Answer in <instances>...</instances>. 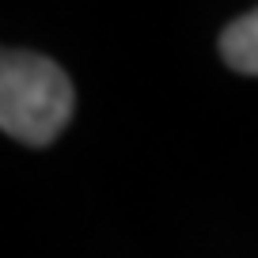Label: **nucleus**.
Here are the masks:
<instances>
[{
	"instance_id": "obj_1",
	"label": "nucleus",
	"mask_w": 258,
	"mask_h": 258,
	"mask_svg": "<svg viewBox=\"0 0 258 258\" xmlns=\"http://www.w3.org/2000/svg\"><path fill=\"white\" fill-rule=\"evenodd\" d=\"M73 80L57 61L27 49H4L0 57V125L23 145L57 141L73 118Z\"/></svg>"
},
{
	"instance_id": "obj_2",
	"label": "nucleus",
	"mask_w": 258,
	"mask_h": 258,
	"mask_svg": "<svg viewBox=\"0 0 258 258\" xmlns=\"http://www.w3.org/2000/svg\"><path fill=\"white\" fill-rule=\"evenodd\" d=\"M220 57L228 69L243 76H258V8L232 19L220 34Z\"/></svg>"
}]
</instances>
